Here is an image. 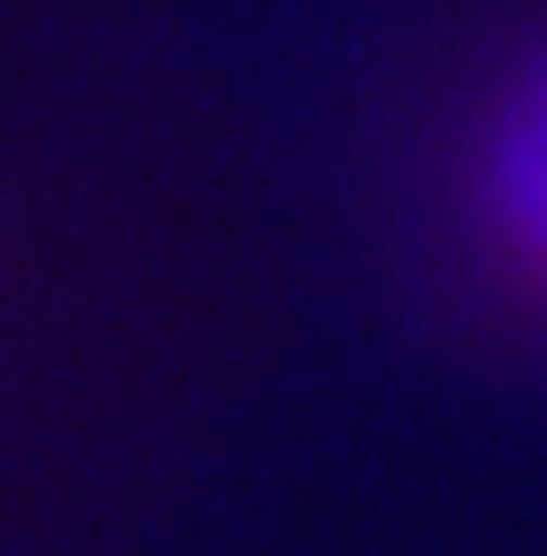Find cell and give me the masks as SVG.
Here are the masks:
<instances>
[{"instance_id": "6da1fadb", "label": "cell", "mask_w": 547, "mask_h": 556, "mask_svg": "<svg viewBox=\"0 0 547 556\" xmlns=\"http://www.w3.org/2000/svg\"><path fill=\"white\" fill-rule=\"evenodd\" d=\"M475 225L494 242L503 288L547 315V54L521 63L485 126V162H475Z\"/></svg>"}]
</instances>
